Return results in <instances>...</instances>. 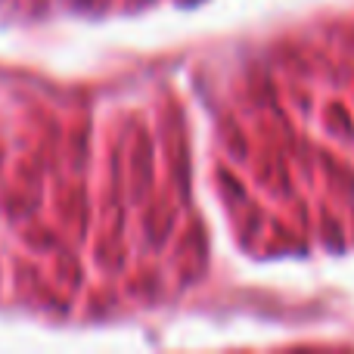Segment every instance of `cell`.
Returning <instances> with one entry per match:
<instances>
[]
</instances>
